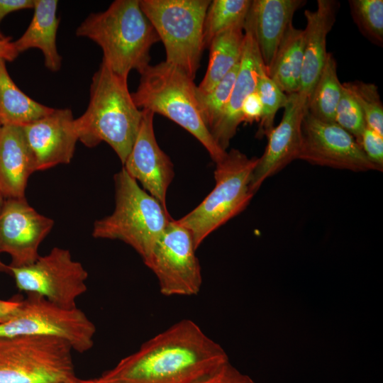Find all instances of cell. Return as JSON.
Segmentation results:
<instances>
[{"mask_svg": "<svg viewBox=\"0 0 383 383\" xmlns=\"http://www.w3.org/2000/svg\"><path fill=\"white\" fill-rule=\"evenodd\" d=\"M53 225L52 218L39 213L26 198L5 199L0 211V253L11 256V267L31 265Z\"/></svg>", "mask_w": 383, "mask_h": 383, "instance_id": "13", "label": "cell"}, {"mask_svg": "<svg viewBox=\"0 0 383 383\" xmlns=\"http://www.w3.org/2000/svg\"><path fill=\"white\" fill-rule=\"evenodd\" d=\"M34 7V0H0V23L9 13Z\"/></svg>", "mask_w": 383, "mask_h": 383, "instance_id": "35", "label": "cell"}, {"mask_svg": "<svg viewBox=\"0 0 383 383\" xmlns=\"http://www.w3.org/2000/svg\"><path fill=\"white\" fill-rule=\"evenodd\" d=\"M342 84L361 109L367 126L383 135V104L377 87L358 80Z\"/></svg>", "mask_w": 383, "mask_h": 383, "instance_id": "29", "label": "cell"}, {"mask_svg": "<svg viewBox=\"0 0 383 383\" xmlns=\"http://www.w3.org/2000/svg\"><path fill=\"white\" fill-rule=\"evenodd\" d=\"M0 272L7 273L11 274L9 265L4 263L0 259Z\"/></svg>", "mask_w": 383, "mask_h": 383, "instance_id": "39", "label": "cell"}, {"mask_svg": "<svg viewBox=\"0 0 383 383\" xmlns=\"http://www.w3.org/2000/svg\"><path fill=\"white\" fill-rule=\"evenodd\" d=\"M305 33L292 23L287 28L267 75L286 94L298 93L303 65Z\"/></svg>", "mask_w": 383, "mask_h": 383, "instance_id": "23", "label": "cell"}, {"mask_svg": "<svg viewBox=\"0 0 383 383\" xmlns=\"http://www.w3.org/2000/svg\"><path fill=\"white\" fill-rule=\"evenodd\" d=\"M357 143L368 160L382 172L383 169V135L366 126Z\"/></svg>", "mask_w": 383, "mask_h": 383, "instance_id": "32", "label": "cell"}, {"mask_svg": "<svg viewBox=\"0 0 383 383\" xmlns=\"http://www.w3.org/2000/svg\"><path fill=\"white\" fill-rule=\"evenodd\" d=\"M257 160L232 149L216 162L214 188L199 205L177 220L190 232L196 249L248 206L255 194L250 182Z\"/></svg>", "mask_w": 383, "mask_h": 383, "instance_id": "6", "label": "cell"}, {"mask_svg": "<svg viewBox=\"0 0 383 383\" xmlns=\"http://www.w3.org/2000/svg\"><path fill=\"white\" fill-rule=\"evenodd\" d=\"M287 95L282 120L267 135L268 142L266 148L263 155L258 157L254 169L250 182V189L254 194L265 180L298 158L301 122L308 107L297 93Z\"/></svg>", "mask_w": 383, "mask_h": 383, "instance_id": "16", "label": "cell"}, {"mask_svg": "<svg viewBox=\"0 0 383 383\" xmlns=\"http://www.w3.org/2000/svg\"><path fill=\"white\" fill-rule=\"evenodd\" d=\"M245 40L238 71L229 100L221 118L210 133L223 151L242 123L240 109L244 100L256 91L258 77L265 70L256 41L251 31L245 26Z\"/></svg>", "mask_w": 383, "mask_h": 383, "instance_id": "17", "label": "cell"}, {"mask_svg": "<svg viewBox=\"0 0 383 383\" xmlns=\"http://www.w3.org/2000/svg\"><path fill=\"white\" fill-rule=\"evenodd\" d=\"M22 128L36 171L71 162L79 139L70 109H54L50 113Z\"/></svg>", "mask_w": 383, "mask_h": 383, "instance_id": "15", "label": "cell"}, {"mask_svg": "<svg viewBox=\"0 0 383 383\" xmlns=\"http://www.w3.org/2000/svg\"><path fill=\"white\" fill-rule=\"evenodd\" d=\"M9 267L20 291L39 295L62 308L77 307V299L87 290V271L65 248L55 247L27 266Z\"/></svg>", "mask_w": 383, "mask_h": 383, "instance_id": "10", "label": "cell"}, {"mask_svg": "<svg viewBox=\"0 0 383 383\" xmlns=\"http://www.w3.org/2000/svg\"><path fill=\"white\" fill-rule=\"evenodd\" d=\"M21 299H0V323L14 316L20 307Z\"/></svg>", "mask_w": 383, "mask_h": 383, "instance_id": "36", "label": "cell"}, {"mask_svg": "<svg viewBox=\"0 0 383 383\" xmlns=\"http://www.w3.org/2000/svg\"><path fill=\"white\" fill-rule=\"evenodd\" d=\"M166 52L167 63L194 79L204 49L203 28L209 0H140Z\"/></svg>", "mask_w": 383, "mask_h": 383, "instance_id": "7", "label": "cell"}, {"mask_svg": "<svg viewBox=\"0 0 383 383\" xmlns=\"http://www.w3.org/2000/svg\"><path fill=\"white\" fill-rule=\"evenodd\" d=\"M4 198L3 197L1 193V191H0V211H1V209L2 207V205L4 204Z\"/></svg>", "mask_w": 383, "mask_h": 383, "instance_id": "41", "label": "cell"}, {"mask_svg": "<svg viewBox=\"0 0 383 383\" xmlns=\"http://www.w3.org/2000/svg\"><path fill=\"white\" fill-rule=\"evenodd\" d=\"M8 39H11V37H8V36H6L5 35H4V33H1V31L0 30V40H8Z\"/></svg>", "mask_w": 383, "mask_h": 383, "instance_id": "40", "label": "cell"}, {"mask_svg": "<svg viewBox=\"0 0 383 383\" xmlns=\"http://www.w3.org/2000/svg\"><path fill=\"white\" fill-rule=\"evenodd\" d=\"M337 74V62L332 53L326 60L311 96L308 111L316 118L335 122V111L343 92Z\"/></svg>", "mask_w": 383, "mask_h": 383, "instance_id": "25", "label": "cell"}, {"mask_svg": "<svg viewBox=\"0 0 383 383\" xmlns=\"http://www.w3.org/2000/svg\"><path fill=\"white\" fill-rule=\"evenodd\" d=\"M72 351L54 337L0 338V383H73Z\"/></svg>", "mask_w": 383, "mask_h": 383, "instance_id": "8", "label": "cell"}, {"mask_svg": "<svg viewBox=\"0 0 383 383\" xmlns=\"http://www.w3.org/2000/svg\"><path fill=\"white\" fill-rule=\"evenodd\" d=\"M351 16L361 33L371 43L383 45V1L350 0Z\"/></svg>", "mask_w": 383, "mask_h": 383, "instance_id": "28", "label": "cell"}, {"mask_svg": "<svg viewBox=\"0 0 383 383\" xmlns=\"http://www.w3.org/2000/svg\"><path fill=\"white\" fill-rule=\"evenodd\" d=\"M2 126V123H1V118H0V128Z\"/></svg>", "mask_w": 383, "mask_h": 383, "instance_id": "42", "label": "cell"}, {"mask_svg": "<svg viewBox=\"0 0 383 383\" xmlns=\"http://www.w3.org/2000/svg\"><path fill=\"white\" fill-rule=\"evenodd\" d=\"M142 111L140 128L123 168L167 209V191L174 176L173 165L156 141L155 113L148 110Z\"/></svg>", "mask_w": 383, "mask_h": 383, "instance_id": "14", "label": "cell"}, {"mask_svg": "<svg viewBox=\"0 0 383 383\" xmlns=\"http://www.w3.org/2000/svg\"><path fill=\"white\" fill-rule=\"evenodd\" d=\"M76 35L98 44L102 62L126 79L132 70L140 74L150 65V50L160 40L139 0H116L106 11L89 14Z\"/></svg>", "mask_w": 383, "mask_h": 383, "instance_id": "3", "label": "cell"}, {"mask_svg": "<svg viewBox=\"0 0 383 383\" xmlns=\"http://www.w3.org/2000/svg\"><path fill=\"white\" fill-rule=\"evenodd\" d=\"M193 79L178 67L162 62L140 73L137 90L131 94L141 110L161 114L194 135L216 162L227 151L221 150L204 123L196 98Z\"/></svg>", "mask_w": 383, "mask_h": 383, "instance_id": "4", "label": "cell"}, {"mask_svg": "<svg viewBox=\"0 0 383 383\" xmlns=\"http://www.w3.org/2000/svg\"><path fill=\"white\" fill-rule=\"evenodd\" d=\"M127 82L101 62L92 77L87 109L75 119L81 143L93 148L106 142L123 165L132 149L143 117Z\"/></svg>", "mask_w": 383, "mask_h": 383, "instance_id": "2", "label": "cell"}, {"mask_svg": "<svg viewBox=\"0 0 383 383\" xmlns=\"http://www.w3.org/2000/svg\"><path fill=\"white\" fill-rule=\"evenodd\" d=\"M35 162L22 126L0 128V191L5 199H23Z\"/></svg>", "mask_w": 383, "mask_h": 383, "instance_id": "20", "label": "cell"}, {"mask_svg": "<svg viewBox=\"0 0 383 383\" xmlns=\"http://www.w3.org/2000/svg\"><path fill=\"white\" fill-rule=\"evenodd\" d=\"M53 110L23 93L10 77L6 61L0 58V118L2 126H23L47 116Z\"/></svg>", "mask_w": 383, "mask_h": 383, "instance_id": "24", "label": "cell"}, {"mask_svg": "<svg viewBox=\"0 0 383 383\" xmlns=\"http://www.w3.org/2000/svg\"><path fill=\"white\" fill-rule=\"evenodd\" d=\"M58 1L34 0V13L24 33L13 45L20 54L30 48H38L44 56L45 67L52 72L60 70L62 57L56 46L60 19L57 17Z\"/></svg>", "mask_w": 383, "mask_h": 383, "instance_id": "21", "label": "cell"}, {"mask_svg": "<svg viewBox=\"0 0 383 383\" xmlns=\"http://www.w3.org/2000/svg\"><path fill=\"white\" fill-rule=\"evenodd\" d=\"M192 383H252L247 377L240 374L229 362L220 366Z\"/></svg>", "mask_w": 383, "mask_h": 383, "instance_id": "33", "label": "cell"}, {"mask_svg": "<svg viewBox=\"0 0 383 383\" xmlns=\"http://www.w3.org/2000/svg\"><path fill=\"white\" fill-rule=\"evenodd\" d=\"M245 21L238 23L216 35L209 47V61L201 82L196 87L199 93H207L240 61L244 40Z\"/></svg>", "mask_w": 383, "mask_h": 383, "instance_id": "22", "label": "cell"}, {"mask_svg": "<svg viewBox=\"0 0 383 383\" xmlns=\"http://www.w3.org/2000/svg\"><path fill=\"white\" fill-rule=\"evenodd\" d=\"M116 205L113 212L94 222L96 238L120 240L145 260L171 219L167 210L126 170L114 175Z\"/></svg>", "mask_w": 383, "mask_h": 383, "instance_id": "5", "label": "cell"}, {"mask_svg": "<svg viewBox=\"0 0 383 383\" xmlns=\"http://www.w3.org/2000/svg\"><path fill=\"white\" fill-rule=\"evenodd\" d=\"M223 348L190 319L141 345L101 377L121 383H192L228 362Z\"/></svg>", "mask_w": 383, "mask_h": 383, "instance_id": "1", "label": "cell"}, {"mask_svg": "<svg viewBox=\"0 0 383 383\" xmlns=\"http://www.w3.org/2000/svg\"><path fill=\"white\" fill-rule=\"evenodd\" d=\"M256 92L262 105V115L257 134L260 137L267 136L274 128L276 113L285 106L288 95L267 75L266 71L258 77Z\"/></svg>", "mask_w": 383, "mask_h": 383, "instance_id": "30", "label": "cell"}, {"mask_svg": "<svg viewBox=\"0 0 383 383\" xmlns=\"http://www.w3.org/2000/svg\"><path fill=\"white\" fill-rule=\"evenodd\" d=\"M190 232L170 219L145 265L155 274L165 296H193L202 284L201 267Z\"/></svg>", "mask_w": 383, "mask_h": 383, "instance_id": "11", "label": "cell"}, {"mask_svg": "<svg viewBox=\"0 0 383 383\" xmlns=\"http://www.w3.org/2000/svg\"><path fill=\"white\" fill-rule=\"evenodd\" d=\"M299 160L353 172L381 171L366 157L355 138L335 122L314 117L308 109L301 122Z\"/></svg>", "mask_w": 383, "mask_h": 383, "instance_id": "12", "label": "cell"}, {"mask_svg": "<svg viewBox=\"0 0 383 383\" xmlns=\"http://www.w3.org/2000/svg\"><path fill=\"white\" fill-rule=\"evenodd\" d=\"M304 0H253L245 20L252 33L265 70L271 65L282 39Z\"/></svg>", "mask_w": 383, "mask_h": 383, "instance_id": "19", "label": "cell"}, {"mask_svg": "<svg viewBox=\"0 0 383 383\" xmlns=\"http://www.w3.org/2000/svg\"><path fill=\"white\" fill-rule=\"evenodd\" d=\"M250 0H213L206 11L203 28L204 47L224 30L245 20Z\"/></svg>", "mask_w": 383, "mask_h": 383, "instance_id": "26", "label": "cell"}, {"mask_svg": "<svg viewBox=\"0 0 383 383\" xmlns=\"http://www.w3.org/2000/svg\"><path fill=\"white\" fill-rule=\"evenodd\" d=\"M335 123L352 135L357 142L367 126L361 109L344 87L336 108Z\"/></svg>", "mask_w": 383, "mask_h": 383, "instance_id": "31", "label": "cell"}, {"mask_svg": "<svg viewBox=\"0 0 383 383\" xmlns=\"http://www.w3.org/2000/svg\"><path fill=\"white\" fill-rule=\"evenodd\" d=\"M237 64L221 79V81L207 93H199L196 89V98L202 120L210 130L221 118L229 100L231 93L238 71Z\"/></svg>", "mask_w": 383, "mask_h": 383, "instance_id": "27", "label": "cell"}, {"mask_svg": "<svg viewBox=\"0 0 383 383\" xmlns=\"http://www.w3.org/2000/svg\"><path fill=\"white\" fill-rule=\"evenodd\" d=\"M240 113L242 122L252 123L260 121L262 115V105L256 91L249 94L244 100Z\"/></svg>", "mask_w": 383, "mask_h": 383, "instance_id": "34", "label": "cell"}, {"mask_svg": "<svg viewBox=\"0 0 383 383\" xmlns=\"http://www.w3.org/2000/svg\"><path fill=\"white\" fill-rule=\"evenodd\" d=\"M316 10H305L306 25L303 65L298 94L307 105L325 65L328 52L326 38L340 8L335 0H318Z\"/></svg>", "mask_w": 383, "mask_h": 383, "instance_id": "18", "label": "cell"}, {"mask_svg": "<svg viewBox=\"0 0 383 383\" xmlns=\"http://www.w3.org/2000/svg\"><path fill=\"white\" fill-rule=\"evenodd\" d=\"M8 40H0V58L5 61H13L19 55L13 43Z\"/></svg>", "mask_w": 383, "mask_h": 383, "instance_id": "37", "label": "cell"}, {"mask_svg": "<svg viewBox=\"0 0 383 383\" xmlns=\"http://www.w3.org/2000/svg\"><path fill=\"white\" fill-rule=\"evenodd\" d=\"M95 333L94 323L81 309L62 308L34 294H28L16 313L0 323V338L54 337L80 353L93 347Z\"/></svg>", "mask_w": 383, "mask_h": 383, "instance_id": "9", "label": "cell"}, {"mask_svg": "<svg viewBox=\"0 0 383 383\" xmlns=\"http://www.w3.org/2000/svg\"><path fill=\"white\" fill-rule=\"evenodd\" d=\"M73 383H121L118 382L107 379L103 377L94 379H79L78 377Z\"/></svg>", "mask_w": 383, "mask_h": 383, "instance_id": "38", "label": "cell"}]
</instances>
